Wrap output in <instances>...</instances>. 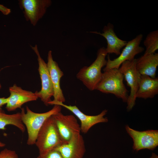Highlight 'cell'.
I'll return each mask as SVG.
<instances>
[{"instance_id": "6da1fadb", "label": "cell", "mask_w": 158, "mask_h": 158, "mask_svg": "<svg viewBox=\"0 0 158 158\" xmlns=\"http://www.w3.org/2000/svg\"><path fill=\"white\" fill-rule=\"evenodd\" d=\"M61 107L60 105H54L51 109L43 113L34 112L28 106L26 107V112L23 108H21V120L27 130L28 145L35 144L38 133L45 121L51 116L61 112Z\"/></svg>"}, {"instance_id": "7a4b0ae2", "label": "cell", "mask_w": 158, "mask_h": 158, "mask_svg": "<svg viewBox=\"0 0 158 158\" xmlns=\"http://www.w3.org/2000/svg\"><path fill=\"white\" fill-rule=\"evenodd\" d=\"M107 54L106 48L102 47L98 50L95 61L88 66L82 67L76 74V78L90 91L96 90L102 77V68L107 63L105 57Z\"/></svg>"}, {"instance_id": "3957f363", "label": "cell", "mask_w": 158, "mask_h": 158, "mask_svg": "<svg viewBox=\"0 0 158 158\" xmlns=\"http://www.w3.org/2000/svg\"><path fill=\"white\" fill-rule=\"evenodd\" d=\"M63 144L52 116L45 121L37 135L35 144L39 154L55 150Z\"/></svg>"}, {"instance_id": "277c9868", "label": "cell", "mask_w": 158, "mask_h": 158, "mask_svg": "<svg viewBox=\"0 0 158 158\" xmlns=\"http://www.w3.org/2000/svg\"><path fill=\"white\" fill-rule=\"evenodd\" d=\"M124 78L119 69L112 68L104 71L96 90L103 93L113 94L127 102L128 95L123 83Z\"/></svg>"}, {"instance_id": "5b68a950", "label": "cell", "mask_w": 158, "mask_h": 158, "mask_svg": "<svg viewBox=\"0 0 158 158\" xmlns=\"http://www.w3.org/2000/svg\"><path fill=\"white\" fill-rule=\"evenodd\" d=\"M136 59L124 61L119 69L123 74L127 84L130 88V93L127 102V109L131 110L135 103L136 95L138 89L141 75L136 68Z\"/></svg>"}, {"instance_id": "8992f818", "label": "cell", "mask_w": 158, "mask_h": 158, "mask_svg": "<svg viewBox=\"0 0 158 158\" xmlns=\"http://www.w3.org/2000/svg\"><path fill=\"white\" fill-rule=\"evenodd\" d=\"M142 37V35L140 34L128 42L122 52L116 58L111 60L108 56L106 64L103 69L104 71L112 68L118 69L124 61H131L135 59L136 55L144 50V48L140 46Z\"/></svg>"}, {"instance_id": "52a82bcc", "label": "cell", "mask_w": 158, "mask_h": 158, "mask_svg": "<svg viewBox=\"0 0 158 158\" xmlns=\"http://www.w3.org/2000/svg\"><path fill=\"white\" fill-rule=\"evenodd\" d=\"M31 47L37 56L38 70L41 81L42 87L40 90L39 92L37 91L35 92L38 98H40L44 104L47 106L51 100V98L54 94L52 83L47 63L41 56L37 45Z\"/></svg>"}, {"instance_id": "ba28073f", "label": "cell", "mask_w": 158, "mask_h": 158, "mask_svg": "<svg viewBox=\"0 0 158 158\" xmlns=\"http://www.w3.org/2000/svg\"><path fill=\"white\" fill-rule=\"evenodd\" d=\"M52 116L63 144L68 143L74 136L80 133V126L74 116L64 115L61 111Z\"/></svg>"}, {"instance_id": "9c48e42d", "label": "cell", "mask_w": 158, "mask_h": 158, "mask_svg": "<svg viewBox=\"0 0 158 158\" xmlns=\"http://www.w3.org/2000/svg\"><path fill=\"white\" fill-rule=\"evenodd\" d=\"M125 129L133 139L134 150L138 151L144 149L153 150L158 145V130L140 131L131 128L128 125L126 126Z\"/></svg>"}, {"instance_id": "30bf717a", "label": "cell", "mask_w": 158, "mask_h": 158, "mask_svg": "<svg viewBox=\"0 0 158 158\" xmlns=\"http://www.w3.org/2000/svg\"><path fill=\"white\" fill-rule=\"evenodd\" d=\"M59 105L68 110L74 114L80 120L81 131L83 133H86L94 125L100 123H105L108 121V119L104 116L107 114V110L104 109L96 115L90 116L85 114L81 111L75 105H67L58 102L51 100L49 103V105Z\"/></svg>"}, {"instance_id": "8fae6325", "label": "cell", "mask_w": 158, "mask_h": 158, "mask_svg": "<svg viewBox=\"0 0 158 158\" xmlns=\"http://www.w3.org/2000/svg\"><path fill=\"white\" fill-rule=\"evenodd\" d=\"M19 2L26 20L34 26L44 16L52 3L50 0H21Z\"/></svg>"}, {"instance_id": "7c38bea8", "label": "cell", "mask_w": 158, "mask_h": 158, "mask_svg": "<svg viewBox=\"0 0 158 158\" xmlns=\"http://www.w3.org/2000/svg\"><path fill=\"white\" fill-rule=\"evenodd\" d=\"M10 96L7 97L8 101L6 108L9 111L21 108L24 104L37 100L38 97L35 92L23 90L14 84L9 88Z\"/></svg>"}, {"instance_id": "4fadbf2b", "label": "cell", "mask_w": 158, "mask_h": 158, "mask_svg": "<svg viewBox=\"0 0 158 158\" xmlns=\"http://www.w3.org/2000/svg\"><path fill=\"white\" fill-rule=\"evenodd\" d=\"M47 63L53 87L54 99L52 101L63 103L66 100L60 85L63 73L57 63L54 60L51 50L48 53Z\"/></svg>"}, {"instance_id": "5bb4252c", "label": "cell", "mask_w": 158, "mask_h": 158, "mask_svg": "<svg viewBox=\"0 0 158 158\" xmlns=\"http://www.w3.org/2000/svg\"><path fill=\"white\" fill-rule=\"evenodd\" d=\"M55 150L58 151L63 158H83L86 151L84 140L80 133Z\"/></svg>"}, {"instance_id": "9a60e30c", "label": "cell", "mask_w": 158, "mask_h": 158, "mask_svg": "<svg viewBox=\"0 0 158 158\" xmlns=\"http://www.w3.org/2000/svg\"><path fill=\"white\" fill-rule=\"evenodd\" d=\"M114 28L113 25L109 23L104 27L102 33L97 31L90 32L101 35L106 39L107 45L106 50L107 54H114L118 55L121 53V49L125 46L127 42L119 38L114 32Z\"/></svg>"}, {"instance_id": "2e32d148", "label": "cell", "mask_w": 158, "mask_h": 158, "mask_svg": "<svg viewBox=\"0 0 158 158\" xmlns=\"http://www.w3.org/2000/svg\"><path fill=\"white\" fill-rule=\"evenodd\" d=\"M158 66V53L144 54L136 59V68L141 75L155 78Z\"/></svg>"}, {"instance_id": "e0dca14e", "label": "cell", "mask_w": 158, "mask_h": 158, "mask_svg": "<svg viewBox=\"0 0 158 158\" xmlns=\"http://www.w3.org/2000/svg\"><path fill=\"white\" fill-rule=\"evenodd\" d=\"M158 93V79L141 75L136 98L147 99L152 98Z\"/></svg>"}, {"instance_id": "ac0fdd59", "label": "cell", "mask_w": 158, "mask_h": 158, "mask_svg": "<svg viewBox=\"0 0 158 158\" xmlns=\"http://www.w3.org/2000/svg\"><path fill=\"white\" fill-rule=\"evenodd\" d=\"M9 125L16 127L23 133L25 131V126L22 121L20 112L8 114L0 110V129L5 130V127Z\"/></svg>"}, {"instance_id": "d6986e66", "label": "cell", "mask_w": 158, "mask_h": 158, "mask_svg": "<svg viewBox=\"0 0 158 158\" xmlns=\"http://www.w3.org/2000/svg\"><path fill=\"white\" fill-rule=\"evenodd\" d=\"M146 51L144 54H153L158 49V30L150 32L144 41Z\"/></svg>"}, {"instance_id": "ffe728a7", "label": "cell", "mask_w": 158, "mask_h": 158, "mask_svg": "<svg viewBox=\"0 0 158 158\" xmlns=\"http://www.w3.org/2000/svg\"><path fill=\"white\" fill-rule=\"evenodd\" d=\"M0 158H18V156L15 151L5 148L0 152Z\"/></svg>"}, {"instance_id": "44dd1931", "label": "cell", "mask_w": 158, "mask_h": 158, "mask_svg": "<svg viewBox=\"0 0 158 158\" xmlns=\"http://www.w3.org/2000/svg\"><path fill=\"white\" fill-rule=\"evenodd\" d=\"M37 158H63L60 153L56 150L43 154H39Z\"/></svg>"}, {"instance_id": "7402d4cb", "label": "cell", "mask_w": 158, "mask_h": 158, "mask_svg": "<svg viewBox=\"0 0 158 158\" xmlns=\"http://www.w3.org/2000/svg\"><path fill=\"white\" fill-rule=\"evenodd\" d=\"M0 11L5 15H8L11 12V9L0 4Z\"/></svg>"}, {"instance_id": "603a6c76", "label": "cell", "mask_w": 158, "mask_h": 158, "mask_svg": "<svg viewBox=\"0 0 158 158\" xmlns=\"http://www.w3.org/2000/svg\"><path fill=\"white\" fill-rule=\"evenodd\" d=\"M8 101V98L5 97L0 98V107L6 104Z\"/></svg>"}, {"instance_id": "cb8c5ba5", "label": "cell", "mask_w": 158, "mask_h": 158, "mask_svg": "<svg viewBox=\"0 0 158 158\" xmlns=\"http://www.w3.org/2000/svg\"><path fill=\"white\" fill-rule=\"evenodd\" d=\"M149 158H158V156L154 153H152L151 157Z\"/></svg>"}, {"instance_id": "d4e9b609", "label": "cell", "mask_w": 158, "mask_h": 158, "mask_svg": "<svg viewBox=\"0 0 158 158\" xmlns=\"http://www.w3.org/2000/svg\"><path fill=\"white\" fill-rule=\"evenodd\" d=\"M6 145V144L0 141V147H3Z\"/></svg>"}, {"instance_id": "484cf974", "label": "cell", "mask_w": 158, "mask_h": 158, "mask_svg": "<svg viewBox=\"0 0 158 158\" xmlns=\"http://www.w3.org/2000/svg\"><path fill=\"white\" fill-rule=\"evenodd\" d=\"M1 85L0 83V89H1Z\"/></svg>"}]
</instances>
